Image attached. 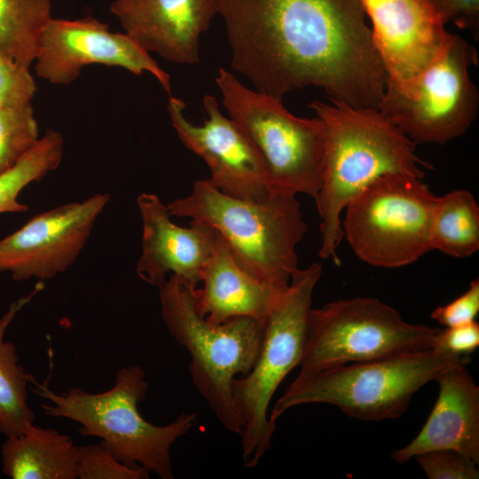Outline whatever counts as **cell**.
<instances>
[{
  "label": "cell",
  "instance_id": "cell-1",
  "mask_svg": "<svg viewBox=\"0 0 479 479\" xmlns=\"http://www.w3.org/2000/svg\"><path fill=\"white\" fill-rule=\"evenodd\" d=\"M231 67L282 99L314 86L330 100L378 107L388 75L360 0H217Z\"/></svg>",
  "mask_w": 479,
  "mask_h": 479
},
{
  "label": "cell",
  "instance_id": "cell-2",
  "mask_svg": "<svg viewBox=\"0 0 479 479\" xmlns=\"http://www.w3.org/2000/svg\"><path fill=\"white\" fill-rule=\"evenodd\" d=\"M310 107L325 129V167L315 198L320 216L318 255L339 263L343 239L341 214L348 202L376 178L389 173L424 177L428 164L415 153V144L378 107L316 100Z\"/></svg>",
  "mask_w": 479,
  "mask_h": 479
},
{
  "label": "cell",
  "instance_id": "cell-3",
  "mask_svg": "<svg viewBox=\"0 0 479 479\" xmlns=\"http://www.w3.org/2000/svg\"><path fill=\"white\" fill-rule=\"evenodd\" d=\"M34 392L48 401L41 405L47 416L71 420L79 424L83 436L98 437L121 462L141 466L161 479H172L170 449L197 424L196 413H182L174 421L157 426L138 411L145 398L148 382L138 365L121 368L114 386L103 392L89 393L79 388L59 394L33 375Z\"/></svg>",
  "mask_w": 479,
  "mask_h": 479
},
{
  "label": "cell",
  "instance_id": "cell-4",
  "mask_svg": "<svg viewBox=\"0 0 479 479\" xmlns=\"http://www.w3.org/2000/svg\"><path fill=\"white\" fill-rule=\"evenodd\" d=\"M169 215L203 222L218 232L237 263L254 278L289 284L299 268L296 247L307 225L296 195L275 191L262 201L229 196L208 179L171 201Z\"/></svg>",
  "mask_w": 479,
  "mask_h": 479
},
{
  "label": "cell",
  "instance_id": "cell-5",
  "mask_svg": "<svg viewBox=\"0 0 479 479\" xmlns=\"http://www.w3.org/2000/svg\"><path fill=\"white\" fill-rule=\"evenodd\" d=\"M435 349L299 373L269 415L276 423L301 404H328L361 420L397 419L412 396L448 368L469 363Z\"/></svg>",
  "mask_w": 479,
  "mask_h": 479
},
{
  "label": "cell",
  "instance_id": "cell-6",
  "mask_svg": "<svg viewBox=\"0 0 479 479\" xmlns=\"http://www.w3.org/2000/svg\"><path fill=\"white\" fill-rule=\"evenodd\" d=\"M159 294L169 334L190 354L195 389L221 425L240 436L243 428L232 398V382L256 362L266 319L236 317L213 324L199 313L193 292L175 275L159 287Z\"/></svg>",
  "mask_w": 479,
  "mask_h": 479
},
{
  "label": "cell",
  "instance_id": "cell-7",
  "mask_svg": "<svg viewBox=\"0 0 479 479\" xmlns=\"http://www.w3.org/2000/svg\"><path fill=\"white\" fill-rule=\"evenodd\" d=\"M322 274L315 263L297 269L281 300L265 321L259 356L252 369L232 382V398L242 423L243 467L258 465L276 430L269 405L286 376L299 366L305 349L312 294Z\"/></svg>",
  "mask_w": 479,
  "mask_h": 479
},
{
  "label": "cell",
  "instance_id": "cell-8",
  "mask_svg": "<svg viewBox=\"0 0 479 479\" xmlns=\"http://www.w3.org/2000/svg\"><path fill=\"white\" fill-rule=\"evenodd\" d=\"M216 83L230 118L261 155L271 189L315 200L325 167L322 120L294 115L282 99L247 88L227 69H219Z\"/></svg>",
  "mask_w": 479,
  "mask_h": 479
},
{
  "label": "cell",
  "instance_id": "cell-9",
  "mask_svg": "<svg viewBox=\"0 0 479 479\" xmlns=\"http://www.w3.org/2000/svg\"><path fill=\"white\" fill-rule=\"evenodd\" d=\"M422 179L386 174L348 202L342 221L343 237L360 260L375 267L398 268L432 250L438 197Z\"/></svg>",
  "mask_w": 479,
  "mask_h": 479
},
{
  "label": "cell",
  "instance_id": "cell-10",
  "mask_svg": "<svg viewBox=\"0 0 479 479\" xmlns=\"http://www.w3.org/2000/svg\"><path fill=\"white\" fill-rule=\"evenodd\" d=\"M439 331L404 321L377 298L328 302L310 311L299 373L428 350Z\"/></svg>",
  "mask_w": 479,
  "mask_h": 479
},
{
  "label": "cell",
  "instance_id": "cell-11",
  "mask_svg": "<svg viewBox=\"0 0 479 479\" xmlns=\"http://www.w3.org/2000/svg\"><path fill=\"white\" fill-rule=\"evenodd\" d=\"M475 48L453 35L442 54L403 85L387 84L378 109L415 145H444L476 118L479 92L469 75Z\"/></svg>",
  "mask_w": 479,
  "mask_h": 479
},
{
  "label": "cell",
  "instance_id": "cell-12",
  "mask_svg": "<svg viewBox=\"0 0 479 479\" xmlns=\"http://www.w3.org/2000/svg\"><path fill=\"white\" fill-rule=\"evenodd\" d=\"M34 62L37 76L59 85L75 81L92 64L119 67L136 75L148 72L171 95L170 75L149 51L128 34L113 32L92 17L51 18L42 31Z\"/></svg>",
  "mask_w": 479,
  "mask_h": 479
},
{
  "label": "cell",
  "instance_id": "cell-13",
  "mask_svg": "<svg viewBox=\"0 0 479 479\" xmlns=\"http://www.w3.org/2000/svg\"><path fill=\"white\" fill-rule=\"evenodd\" d=\"M109 200L108 193H97L31 217L0 240V271L17 281L47 280L64 272L78 258Z\"/></svg>",
  "mask_w": 479,
  "mask_h": 479
},
{
  "label": "cell",
  "instance_id": "cell-14",
  "mask_svg": "<svg viewBox=\"0 0 479 479\" xmlns=\"http://www.w3.org/2000/svg\"><path fill=\"white\" fill-rule=\"evenodd\" d=\"M185 103L169 95L168 111L178 138L204 160L209 183L222 192L249 201H262L272 193L266 168L258 151L231 118L219 109L216 98L205 95L208 119L194 125L185 116Z\"/></svg>",
  "mask_w": 479,
  "mask_h": 479
},
{
  "label": "cell",
  "instance_id": "cell-15",
  "mask_svg": "<svg viewBox=\"0 0 479 479\" xmlns=\"http://www.w3.org/2000/svg\"><path fill=\"white\" fill-rule=\"evenodd\" d=\"M388 75L403 85L433 63L452 34L429 0H360Z\"/></svg>",
  "mask_w": 479,
  "mask_h": 479
},
{
  "label": "cell",
  "instance_id": "cell-16",
  "mask_svg": "<svg viewBox=\"0 0 479 479\" xmlns=\"http://www.w3.org/2000/svg\"><path fill=\"white\" fill-rule=\"evenodd\" d=\"M137 205L143 224L137 276L159 288L175 275L194 292L212 255L217 231L197 220L186 228L176 224L168 206L154 193H141Z\"/></svg>",
  "mask_w": 479,
  "mask_h": 479
},
{
  "label": "cell",
  "instance_id": "cell-17",
  "mask_svg": "<svg viewBox=\"0 0 479 479\" xmlns=\"http://www.w3.org/2000/svg\"><path fill=\"white\" fill-rule=\"evenodd\" d=\"M110 11L147 51L192 65L200 60V38L217 13V0H115Z\"/></svg>",
  "mask_w": 479,
  "mask_h": 479
},
{
  "label": "cell",
  "instance_id": "cell-18",
  "mask_svg": "<svg viewBox=\"0 0 479 479\" xmlns=\"http://www.w3.org/2000/svg\"><path fill=\"white\" fill-rule=\"evenodd\" d=\"M467 364L444 371L436 381V402L420 431L405 446L396 449L391 458L403 464L422 452L456 450L479 462V387Z\"/></svg>",
  "mask_w": 479,
  "mask_h": 479
},
{
  "label": "cell",
  "instance_id": "cell-19",
  "mask_svg": "<svg viewBox=\"0 0 479 479\" xmlns=\"http://www.w3.org/2000/svg\"><path fill=\"white\" fill-rule=\"evenodd\" d=\"M201 283V288L193 292L196 309L213 324L236 317L265 320L289 285L261 281L248 274L237 263L219 233Z\"/></svg>",
  "mask_w": 479,
  "mask_h": 479
},
{
  "label": "cell",
  "instance_id": "cell-20",
  "mask_svg": "<svg viewBox=\"0 0 479 479\" xmlns=\"http://www.w3.org/2000/svg\"><path fill=\"white\" fill-rule=\"evenodd\" d=\"M2 472L12 479H77L78 446L54 428L30 425L2 444Z\"/></svg>",
  "mask_w": 479,
  "mask_h": 479
},
{
  "label": "cell",
  "instance_id": "cell-21",
  "mask_svg": "<svg viewBox=\"0 0 479 479\" xmlns=\"http://www.w3.org/2000/svg\"><path fill=\"white\" fill-rule=\"evenodd\" d=\"M43 286L11 304L0 318V433L5 437L23 433L34 423L35 414L27 404V384L31 374L20 364L16 347L7 342L5 333L17 313L30 302Z\"/></svg>",
  "mask_w": 479,
  "mask_h": 479
},
{
  "label": "cell",
  "instance_id": "cell-22",
  "mask_svg": "<svg viewBox=\"0 0 479 479\" xmlns=\"http://www.w3.org/2000/svg\"><path fill=\"white\" fill-rule=\"evenodd\" d=\"M431 245L456 258L479 249V207L470 192L455 190L437 198Z\"/></svg>",
  "mask_w": 479,
  "mask_h": 479
},
{
  "label": "cell",
  "instance_id": "cell-23",
  "mask_svg": "<svg viewBox=\"0 0 479 479\" xmlns=\"http://www.w3.org/2000/svg\"><path fill=\"white\" fill-rule=\"evenodd\" d=\"M51 0H0V50L20 67L35 61Z\"/></svg>",
  "mask_w": 479,
  "mask_h": 479
},
{
  "label": "cell",
  "instance_id": "cell-24",
  "mask_svg": "<svg viewBox=\"0 0 479 479\" xmlns=\"http://www.w3.org/2000/svg\"><path fill=\"white\" fill-rule=\"evenodd\" d=\"M62 135L47 130L36 144L12 168L0 174V214L27 212L28 207L18 200L21 191L38 182L61 163Z\"/></svg>",
  "mask_w": 479,
  "mask_h": 479
},
{
  "label": "cell",
  "instance_id": "cell-25",
  "mask_svg": "<svg viewBox=\"0 0 479 479\" xmlns=\"http://www.w3.org/2000/svg\"><path fill=\"white\" fill-rule=\"evenodd\" d=\"M39 138L32 103L0 106V174L15 165Z\"/></svg>",
  "mask_w": 479,
  "mask_h": 479
},
{
  "label": "cell",
  "instance_id": "cell-26",
  "mask_svg": "<svg viewBox=\"0 0 479 479\" xmlns=\"http://www.w3.org/2000/svg\"><path fill=\"white\" fill-rule=\"evenodd\" d=\"M80 479H146L149 471L141 466L130 467L118 460L101 444L78 446Z\"/></svg>",
  "mask_w": 479,
  "mask_h": 479
},
{
  "label": "cell",
  "instance_id": "cell-27",
  "mask_svg": "<svg viewBox=\"0 0 479 479\" xmlns=\"http://www.w3.org/2000/svg\"><path fill=\"white\" fill-rule=\"evenodd\" d=\"M430 479H477V463L452 449L432 450L414 457Z\"/></svg>",
  "mask_w": 479,
  "mask_h": 479
},
{
  "label": "cell",
  "instance_id": "cell-28",
  "mask_svg": "<svg viewBox=\"0 0 479 479\" xmlns=\"http://www.w3.org/2000/svg\"><path fill=\"white\" fill-rule=\"evenodd\" d=\"M36 90L29 68L19 66L0 50V106L31 103Z\"/></svg>",
  "mask_w": 479,
  "mask_h": 479
},
{
  "label": "cell",
  "instance_id": "cell-29",
  "mask_svg": "<svg viewBox=\"0 0 479 479\" xmlns=\"http://www.w3.org/2000/svg\"><path fill=\"white\" fill-rule=\"evenodd\" d=\"M478 312L479 280L475 279L464 294L435 309L431 318L445 327H453L475 321Z\"/></svg>",
  "mask_w": 479,
  "mask_h": 479
},
{
  "label": "cell",
  "instance_id": "cell-30",
  "mask_svg": "<svg viewBox=\"0 0 479 479\" xmlns=\"http://www.w3.org/2000/svg\"><path fill=\"white\" fill-rule=\"evenodd\" d=\"M479 346V324L473 322L439 331L434 348L458 357H469Z\"/></svg>",
  "mask_w": 479,
  "mask_h": 479
},
{
  "label": "cell",
  "instance_id": "cell-31",
  "mask_svg": "<svg viewBox=\"0 0 479 479\" xmlns=\"http://www.w3.org/2000/svg\"><path fill=\"white\" fill-rule=\"evenodd\" d=\"M435 8L444 24L453 22L477 35L479 0H435Z\"/></svg>",
  "mask_w": 479,
  "mask_h": 479
},
{
  "label": "cell",
  "instance_id": "cell-32",
  "mask_svg": "<svg viewBox=\"0 0 479 479\" xmlns=\"http://www.w3.org/2000/svg\"><path fill=\"white\" fill-rule=\"evenodd\" d=\"M431 2V4L434 5L435 7V0H429Z\"/></svg>",
  "mask_w": 479,
  "mask_h": 479
}]
</instances>
